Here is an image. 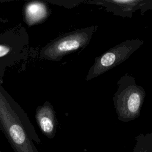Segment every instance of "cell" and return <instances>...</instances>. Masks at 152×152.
<instances>
[{"label":"cell","instance_id":"3","mask_svg":"<svg viewBox=\"0 0 152 152\" xmlns=\"http://www.w3.org/2000/svg\"><path fill=\"white\" fill-rule=\"evenodd\" d=\"M98 26L76 29L55 38L40 50V56L53 61H59L65 55L84 49L90 43Z\"/></svg>","mask_w":152,"mask_h":152},{"label":"cell","instance_id":"8","mask_svg":"<svg viewBox=\"0 0 152 152\" xmlns=\"http://www.w3.org/2000/svg\"><path fill=\"white\" fill-rule=\"evenodd\" d=\"M144 1H103L97 2V4H102L103 6L106 7L107 9L110 10V11L112 12H115L116 11L117 12L115 14H119V15L120 11H121V15L123 14L126 16L128 14H131L133 11L137 10Z\"/></svg>","mask_w":152,"mask_h":152},{"label":"cell","instance_id":"4","mask_svg":"<svg viewBox=\"0 0 152 152\" xmlns=\"http://www.w3.org/2000/svg\"><path fill=\"white\" fill-rule=\"evenodd\" d=\"M143 44L144 41L138 39H128L111 48L95 58L86 80L89 81L97 77L122 63Z\"/></svg>","mask_w":152,"mask_h":152},{"label":"cell","instance_id":"10","mask_svg":"<svg viewBox=\"0 0 152 152\" xmlns=\"http://www.w3.org/2000/svg\"><path fill=\"white\" fill-rule=\"evenodd\" d=\"M4 69L0 68V80H1V77H2V73L4 72Z\"/></svg>","mask_w":152,"mask_h":152},{"label":"cell","instance_id":"5","mask_svg":"<svg viewBox=\"0 0 152 152\" xmlns=\"http://www.w3.org/2000/svg\"><path fill=\"white\" fill-rule=\"evenodd\" d=\"M28 44V34L23 28H13L0 34V68L20 60Z\"/></svg>","mask_w":152,"mask_h":152},{"label":"cell","instance_id":"11","mask_svg":"<svg viewBox=\"0 0 152 152\" xmlns=\"http://www.w3.org/2000/svg\"><path fill=\"white\" fill-rule=\"evenodd\" d=\"M0 81H1V80H0ZM0 83H1V82H0Z\"/></svg>","mask_w":152,"mask_h":152},{"label":"cell","instance_id":"1","mask_svg":"<svg viewBox=\"0 0 152 152\" xmlns=\"http://www.w3.org/2000/svg\"><path fill=\"white\" fill-rule=\"evenodd\" d=\"M0 129L15 152H39L40 140L27 115L0 83Z\"/></svg>","mask_w":152,"mask_h":152},{"label":"cell","instance_id":"7","mask_svg":"<svg viewBox=\"0 0 152 152\" xmlns=\"http://www.w3.org/2000/svg\"><path fill=\"white\" fill-rule=\"evenodd\" d=\"M50 13L49 6L43 1L28 2L24 8V20L28 26L43 22L48 18Z\"/></svg>","mask_w":152,"mask_h":152},{"label":"cell","instance_id":"6","mask_svg":"<svg viewBox=\"0 0 152 152\" xmlns=\"http://www.w3.org/2000/svg\"><path fill=\"white\" fill-rule=\"evenodd\" d=\"M35 118L42 134L50 139L53 138L56 133L57 120L52 105L49 102H46L39 106L36 111Z\"/></svg>","mask_w":152,"mask_h":152},{"label":"cell","instance_id":"9","mask_svg":"<svg viewBox=\"0 0 152 152\" xmlns=\"http://www.w3.org/2000/svg\"><path fill=\"white\" fill-rule=\"evenodd\" d=\"M133 152H152V132L136 137Z\"/></svg>","mask_w":152,"mask_h":152},{"label":"cell","instance_id":"12","mask_svg":"<svg viewBox=\"0 0 152 152\" xmlns=\"http://www.w3.org/2000/svg\"><path fill=\"white\" fill-rule=\"evenodd\" d=\"M0 152H1V151H0Z\"/></svg>","mask_w":152,"mask_h":152},{"label":"cell","instance_id":"2","mask_svg":"<svg viewBox=\"0 0 152 152\" xmlns=\"http://www.w3.org/2000/svg\"><path fill=\"white\" fill-rule=\"evenodd\" d=\"M118 88L113 101L118 118L122 122H129L140 115L145 97L144 88L136 84L133 75L125 74L117 82Z\"/></svg>","mask_w":152,"mask_h":152}]
</instances>
